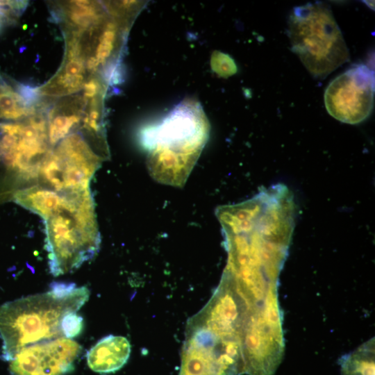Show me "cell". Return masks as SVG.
<instances>
[{
    "mask_svg": "<svg viewBox=\"0 0 375 375\" xmlns=\"http://www.w3.org/2000/svg\"><path fill=\"white\" fill-rule=\"evenodd\" d=\"M86 287L53 283L49 292L8 301L0 307L2 358L10 361L24 348L64 337L63 317L88 301Z\"/></svg>",
    "mask_w": 375,
    "mask_h": 375,
    "instance_id": "cell-1",
    "label": "cell"
},
{
    "mask_svg": "<svg viewBox=\"0 0 375 375\" xmlns=\"http://www.w3.org/2000/svg\"><path fill=\"white\" fill-rule=\"evenodd\" d=\"M209 124L200 104L186 99L162 121L142 132L154 175L180 183L188 174L208 138Z\"/></svg>",
    "mask_w": 375,
    "mask_h": 375,
    "instance_id": "cell-2",
    "label": "cell"
},
{
    "mask_svg": "<svg viewBox=\"0 0 375 375\" xmlns=\"http://www.w3.org/2000/svg\"><path fill=\"white\" fill-rule=\"evenodd\" d=\"M43 219L53 276L72 272L97 254L101 238L90 188L64 192L61 203Z\"/></svg>",
    "mask_w": 375,
    "mask_h": 375,
    "instance_id": "cell-3",
    "label": "cell"
},
{
    "mask_svg": "<svg viewBox=\"0 0 375 375\" xmlns=\"http://www.w3.org/2000/svg\"><path fill=\"white\" fill-rule=\"evenodd\" d=\"M46 109L21 122H0V203L37 185L42 165L52 148Z\"/></svg>",
    "mask_w": 375,
    "mask_h": 375,
    "instance_id": "cell-4",
    "label": "cell"
},
{
    "mask_svg": "<svg viewBox=\"0 0 375 375\" xmlns=\"http://www.w3.org/2000/svg\"><path fill=\"white\" fill-rule=\"evenodd\" d=\"M288 33L291 50L315 78H325L350 60L342 32L330 8L324 3L294 8Z\"/></svg>",
    "mask_w": 375,
    "mask_h": 375,
    "instance_id": "cell-5",
    "label": "cell"
},
{
    "mask_svg": "<svg viewBox=\"0 0 375 375\" xmlns=\"http://www.w3.org/2000/svg\"><path fill=\"white\" fill-rule=\"evenodd\" d=\"M103 160L79 132L72 133L48 154L38 185L58 192L89 189L90 180Z\"/></svg>",
    "mask_w": 375,
    "mask_h": 375,
    "instance_id": "cell-6",
    "label": "cell"
},
{
    "mask_svg": "<svg viewBox=\"0 0 375 375\" xmlns=\"http://www.w3.org/2000/svg\"><path fill=\"white\" fill-rule=\"evenodd\" d=\"M374 70L356 64L335 78L324 92L328 112L343 123L356 124L366 119L374 107Z\"/></svg>",
    "mask_w": 375,
    "mask_h": 375,
    "instance_id": "cell-7",
    "label": "cell"
},
{
    "mask_svg": "<svg viewBox=\"0 0 375 375\" xmlns=\"http://www.w3.org/2000/svg\"><path fill=\"white\" fill-rule=\"evenodd\" d=\"M81 347L65 337L40 342L19 351L9 361L11 375H65L74 368Z\"/></svg>",
    "mask_w": 375,
    "mask_h": 375,
    "instance_id": "cell-8",
    "label": "cell"
},
{
    "mask_svg": "<svg viewBox=\"0 0 375 375\" xmlns=\"http://www.w3.org/2000/svg\"><path fill=\"white\" fill-rule=\"evenodd\" d=\"M37 88L22 85L0 70V122H21L47 107Z\"/></svg>",
    "mask_w": 375,
    "mask_h": 375,
    "instance_id": "cell-9",
    "label": "cell"
},
{
    "mask_svg": "<svg viewBox=\"0 0 375 375\" xmlns=\"http://www.w3.org/2000/svg\"><path fill=\"white\" fill-rule=\"evenodd\" d=\"M85 62L74 48L66 47L63 63L58 72L38 92L44 97H65L82 90L90 76Z\"/></svg>",
    "mask_w": 375,
    "mask_h": 375,
    "instance_id": "cell-10",
    "label": "cell"
},
{
    "mask_svg": "<svg viewBox=\"0 0 375 375\" xmlns=\"http://www.w3.org/2000/svg\"><path fill=\"white\" fill-rule=\"evenodd\" d=\"M85 106L83 96L72 95L62 97L47 110V137L51 148L69 134L78 132Z\"/></svg>",
    "mask_w": 375,
    "mask_h": 375,
    "instance_id": "cell-11",
    "label": "cell"
},
{
    "mask_svg": "<svg viewBox=\"0 0 375 375\" xmlns=\"http://www.w3.org/2000/svg\"><path fill=\"white\" fill-rule=\"evenodd\" d=\"M131 344L124 337L108 335L100 340L88 353L89 367L97 373H112L120 369L127 362Z\"/></svg>",
    "mask_w": 375,
    "mask_h": 375,
    "instance_id": "cell-12",
    "label": "cell"
},
{
    "mask_svg": "<svg viewBox=\"0 0 375 375\" xmlns=\"http://www.w3.org/2000/svg\"><path fill=\"white\" fill-rule=\"evenodd\" d=\"M54 15L64 30L82 31L103 20L108 10L106 3L92 1H69L58 2L53 7Z\"/></svg>",
    "mask_w": 375,
    "mask_h": 375,
    "instance_id": "cell-13",
    "label": "cell"
},
{
    "mask_svg": "<svg viewBox=\"0 0 375 375\" xmlns=\"http://www.w3.org/2000/svg\"><path fill=\"white\" fill-rule=\"evenodd\" d=\"M106 92L86 101L83 119L78 130L92 149L103 160L109 156L104 125L103 99Z\"/></svg>",
    "mask_w": 375,
    "mask_h": 375,
    "instance_id": "cell-14",
    "label": "cell"
},
{
    "mask_svg": "<svg viewBox=\"0 0 375 375\" xmlns=\"http://www.w3.org/2000/svg\"><path fill=\"white\" fill-rule=\"evenodd\" d=\"M179 375H227V373L212 352L185 342Z\"/></svg>",
    "mask_w": 375,
    "mask_h": 375,
    "instance_id": "cell-15",
    "label": "cell"
},
{
    "mask_svg": "<svg viewBox=\"0 0 375 375\" xmlns=\"http://www.w3.org/2000/svg\"><path fill=\"white\" fill-rule=\"evenodd\" d=\"M374 338L340 360L342 375H374Z\"/></svg>",
    "mask_w": 375,
    "mask_h": 375,
    "instance_id": "cell-16",
    "label": "cell"
},
{
    "mask_svg": "<svg viewBox=\"0 0 375 375\" xmlns=\"http://www.w3.org/2000/svg\"><path fill=\"white\" fill-rule=\"evenodd\" d=\"M26 4L23 1H0V32L15 22Z\"/></svg>",
    "mask_w": 375,
    "mask_h": 375,
    "instance_id": "cell-17",
    "label": "cell"
},
{
    "mask_svg": "<svg viewBox=\"0 0 375 375\" xmlns=\"http://www.w3.org/2000/svg\"><path fill=\"white\" fill-rule=\"evenodd\" d=\"M83 318L76 312L66 315L61 323L64 337L70 339L77 336L83 328Z\"/></svg>",
    "mask_w": 375,
    "mask_h": 375,
    "instance_id": "cell-18",
    "label": "cell"
},
{
    "mask_svg": "<svg viewBox=\"0 0 375 375\" xmlns=\"http://www.w3.org/2000/svg\"><path fill=\"white\" fill-rule=\"evenodd\" d=\"M213 60L215 69L221 76L227 77L237 72V67L233 60L226 54L217 53L215 55Z\"/></svg>",
    "mask_w": 375,
    "mask_h": 375,
    "instance_id": "cell-19",
    "label": "cell"
},
{
    "mask_svg": "<svg viewBox=\"0 0 375 375\" xmlns=\"http://www.w3.org/2000/svg\"><path fill=\"white\" fill-rule=\"evenodd\" d=\"M115 70H116V69H115ZM114 71H115V70H114ZM114 71H113V72H114ZM112 73H111V74H112ZM110 75H109V76H110ZM106 78H105V79H106ZM103 80H104V79H103Z\"/></svg>",
    "mask_w": 375,
    "mask_h": 375,
    "instance_id": "cell-20",
    "label": "cell"
}]
</instances>
